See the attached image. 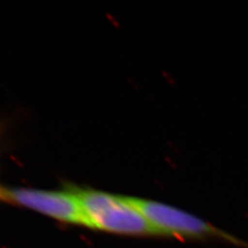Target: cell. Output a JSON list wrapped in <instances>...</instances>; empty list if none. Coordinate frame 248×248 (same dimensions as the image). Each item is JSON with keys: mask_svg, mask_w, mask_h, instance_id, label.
I'll return each instance as SVG.
<instances>
[{"mask_svg": "<svg viewBox=\"0 0 248 248\" xmlns=\"http://www.w3.org/2000/svg\"><path fill=\"white\" fill-rule=\"evenodd\" d=\"M131 202L143 214L156 235L182 239H219L239 248H248V242L231 234L191 213L168 204L129 197Z\"/></svg>", "mask_w": 248, "mask_h": 248, "instance_id": "2", "label": "cell"}, {"mask_svg": "<svg viewBox=\"0 0 248 248\" xmlns=\"http://www.w3.org/2000/svg\"><path fill=\"white\" fill-rule=\"evenodd\" d=\"M0 197L7 203L32 210L58 222L86 226L79 200L72 186L67 190H44L2 186Z\"/></svg>", "mask_w": 248, "mask_h": 248, "instance_id": "3", "label": "cell"}, {"mask_svg": "<svg viewBox=\"0 0 248 248\" xmlns=\"http://www.w3.org/2000/svg\"><path fill=\"white\" fill-rule=\"evenodd\" d=\"M79 200L86 227L130 236L156 235L129 197L72 186Z\"/></svg>", "mask_w": 248, "mask_h": 248, "instance_id": "1", "label": "cell"}]
</instances>
